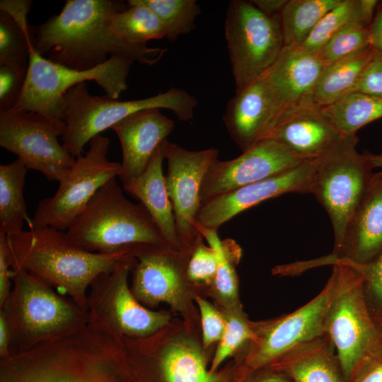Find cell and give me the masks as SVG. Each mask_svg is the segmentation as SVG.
<instances>
[{
    "label": "cell",
    "instance_id": "1",
    "mask_svg": "<svg viewBox=\"0 0 382 382\" xmlns=\"http://www.w3.org/2000/svg\"><path fill=\"white\" fill-rule=\"evenodd\" d=\"M127 8L112 0H67L61 12L30 25L34 50L52 62L79 71L96 68L112 56L154 65L166 49L131 43L115 34L110 16Z\"/></svg>",
    "mask_w": 382,
    "mask_h": 382
},
{
    "label": "cell",
    "instance_id": "2",
    "mask_svg": "<svg viewBox=\"0 0 382 382\" xmlns=\"http://www.w3.org/2000/svg\"><path fill=\"white\" fill-rule=\"evenodd\" d=\"M122 337L88 323L79 331L1 359L0 382H125Z\"/></svg>",
    "mask_w": 382,
    "mask_h": 382
},
{
    "label": "cell",
    "instance_id": "3",
    "mask_svg": "<svg viewBox=\"0 0 382 382\" xmlns=\"http://www.w3.org/2000/svg\"><path fill=\"white\" fill-rule=\"evenodd\" d=\"M6 242L11 270L28 272L86 311L88 289L96 277L112 270L121 260L134 257L126 253L86 250L66 231L52 227L6 235Z\"/></svg>",
    "mask_w": 382,
    "mask_h": 382
},
{
    "label": "cell",
    "instance_id": "4",
    "mask_svg": "<svg viewBox=\"0 0 382 382\" xmlns=\"http://www.w3.org/2000/svg\"><path fill=\"white\" fill-rule=\"evenodd\" d=\"M66 232L84 250L101 254L126 253L137 258L170 248L146 209L127 199L116 178L98 190Z\"/></svg>",
    "mask_w": 382,
    "mask_h": 382
},
{
    "label": "cell",
    "instance_id": "5",
    "mask_svg": "<svg viewBox=\"0 0 382 382\" xmlns=\"http://www.w3.org/2000/svg\"><path fill=\"white\" fill-rule=\"evenodd\" d=\"M0 311L10 331V356L72 335L88 323L87 311L21 270H12V288Z\"/></svg>",
    "mask_w": 382,
    "mask_h": 382
},
{
    "label": "cell",
    "instance_id": "6",
    "mask_svg": "<svg viewBox=\"0 0 382 382\" xmlns=\"http://www.w3.org/2000/svg\"><path fill=\"white\" fill-rule=\"evenodd\" d=\"M65 131L62 137L64 149L74 158L83 154L88 142L103 131L138 111L168 109L183 122L193 118L197 105L195 96L179 88L131 100H119L108 95L93 96L86 83L70 88L64 97Z\"/></svg>",
    "mask_w": 382,
    "mask_h": 382
},
{
    "label": "cell",
    "instance_id": "7",
    "mask_svg": "<svg viewBox=\"0 0 382 382\" xmlns=\"http://www.w3.org/2000/svg\"><path fill=\"white\" fill-rule=\"evenodd\" d=\"M356 134H345L328 153L316 159L311 194L330 216L336 252L347 228L375 178L374 164L357 151Z\"/></svg>",
    "mask_w": 382,
    "mask_h": 382
},
{
    "label": "cell",
    "instance_id": "8",
    "mask_svg": "<svg viewBox=\"0 0 382 382\" xmlns=\"http://www.w3.org/2000/svg\"><path fill=\"white\" fill-rule=\"evenodd\" d=\"M133 62L127 57L112 56L96 68L79 71L44 58L34 50L31 42L25 83L13 108L64 121V97L70 88L94 81L106 95L118 99L127 88V79Z\"/></svg>",
    "mask_w": 382,
    "mask_h": 382
},
{
    "label": "cell",
    "instance_id": "9",
    "mask_svg": "<svg viewBox=\"0 0 382 382\" xmlns=\"http://www.w3.org/2000/svg\"><path fill=\"white\" fill-rule=\"evenodd\" d=\"M335 264L341 267V283L326 315L325 335L335 349L345 382H349L361 363L382 345V335L369 311L359 271L348 264Z\"/></svg>",
    "mask_w": 382,
    "mask_h": 382
},
{
    "label": "cell",
    "instance_id": "10",
    "mask_svg": "<svg viewBox=\"0 0 382 382\" xmlns=\"http://www.w3.org/2000/svg\"><path fill=\"white\" fill-rule=\"evenodd\" d=\"M224 30L236 91L265 74L285 47L279 15H266L250 1L229 2Z\"/></svg>",
    "mask_w": 382,
    "mask_h": 382
},
{
    "label": "cell",
    "instance_id": "11",
    "mask_svg": "<svg viewBox=\"0 0 382 382\" xmlns=\"http://www.w3.org/2000/svg\"><path fill=\"white\" fill-rule=\"evenodd\" d=\"M137 259L127 257L91 283L87 297L88 323L122 337L143 338L162 330L170 316L142 305L128 285Z\"/></svg>",
    "mask_w": 382,
    "mask_h": 382
},
{
    "label": "cell",
    "instance_id": "12",
    "mask_svg": "<svg viewBox=\"0 0 382 382\" xmlns=\"http://www.w3.org/2000/svg\"><path fill=\"white\" fill-rule=\"evenodd\" d=\"M110 144L109 138L101 134L90 141L88 151L76 158L71 169L59 181L55 193L38 204L29 228L66 231L98 190L119 177L121 163L108 159Z\"/></svg>",
    "mask_w": 382,
    "mask_h": 382
},
{
    "label": "cell",
    "instance_id": "13",
    "mask_svg": "<svg viewBox=\"0 0 382 382\" xmlns=\"http://www.w3.org/2000/svg\"><path fill=\"white\" fill-rule=\"evenodd\" d=\"M65 127L62 120L12 108L0 111V146L17 155L28 169L59 181L76 161L59 141Z\"/></svg>",
    "mask_w": 382,
    "mask_h": 382
},
{
    "label": "cell",
    "instance_id": "14",
    "mask_svg": "<svg viewBox=\"0 0 382 382\" xmlns=\"http://www.w3.org/2000/svg\"><path fill=\"white\" fill-rule=\"evenodd\" d=\"M332 267L325 286L308 303L270 322L253 323L255 337L247 358L251 369L269 366L294 347L325 335L326 315L341 283L340 266Z\"/></svg>",
    "mask_w": 382,
    "mask_h": 382
},
{
    "label": "cell",
    "instance_id": "15",
    "mask_svg": "<svg viewBox=\"0 0 382 382\" xmlns=\"http://www.w3.org/2000/svg\"><path fill=\"white\" fill-rule=\"evenodd\" d=\"M215 148L191 151L167 141L165 175L172 203L180 250L190 254L202 235L197 229V216L202 207V185L212 164L218 159Z\"/></svg>",
    "mask_w": 382,
    "mask_h": 382
},
{
    "label": "cell",
    "instance_id": "16",
    "mask_svg": "<svg viewBox=\"0 0 382 382\" xmlns=\"http://www.w3.org/2000/svg\"><path fill=\"white\" fill-rule=\"evenodd\" d=\"M306 161L280 142L263 139L236 158L217 159L212 164L202 185V206L216 197L286 171Z\"/></svg>",
    "mask_w": 382,
    "mask_h": 382
},
{
    "label": "cell",
    "instance_id": "17",
    "mask_svg": "<svg viewBox=\"0 0 382 382\" xmlns=\"http://www.w3.org/2000/svg\"><path fill=\"white\" fill-rule=\"evenodd\" d=\"M316 159L286 171L216 197L202 204L197 225L218 231L242 212L267 199L289 192L311 193Z\"/></svg>",
    "mask_w": 382,
    "mask_h": 382
},
{
    "label": "cell",
    "instance_id": "18",
    "mask_svg": "<svg viewBox=\"0 0 382 382\" xmlns=\"http://www.w3.org/2000/svg\"><path fill=\"white\" fill-rule=\"evenodd\" d=\"M190 255L170 248L155 250L138 257L132 270L131 289L144 306L167 303L183 311L187 302L186 264Z\"/></svg>",
    "mask_w": 382,
    "mask_h": 382
},
{
    "label": "cell",
    "instance_id": "19",
    "mask_svg": "<svg viewBox=\"0 0 382 382\" xmlns=\"http://www.w3.org/2000/svg\"><path fill=\"white\" fill-rule=\"evenodd\" d=\"M382 252V174L373 184L352 218L341 246L320 259L299 262L300 272L320 265L345 263L363 265Z\"/></svg>",
    "mask_w": 382,
    "mask_h": 382
},
{
    "label": "cell",
    "instance_id": "20",
    "mask_svg": "<svg viewBox=\"0 0 382 382\" xmlns=\"http://www.w3.org/2000/svg\"><path fill=\"white\" fill-rule=\"evenodd\" d=\"M126 352L152 360L163 382H228V374L211 373L202 352L193 340L178 337L165 342L152 335L122 337Z\"/></svg>",
    "mask_w": 382,
    "mask_h": 382
},
{
    "label": "cell",
    "instance_id": "21",
    "mask_svg": "<svg viewBox=\"0 0 382 382\" xmlns=\"http://www.w3.org/2000/svg\"><path fill=\"white\" fill-rule=\"evenodd\" d=\"M324 67L318 54L299 46L284 47L275 62L261 76L279 110L277 124L291 110L313 104V91Z\"/></svg>",
    "mask_w": 382,
    "mask_h": 382
},
{
    "label": "cell",
    "instance_id": "22",
    "mask_svg": "<svg viewBox=\"0 0 382 382\" xmlns=\"http://www.w3.org/2000/svg\"><path fill=\"white\" fill-rule=\"evenodd\" d=\"M278 119L277 104L261 76L236 91L223 115L231 139L242 152L263 139Z\"/></svg>",
    "mask_w": 382,
    "mask_h": 382
},
{
    "label": "cell",
    "instance_id": "23",
    "mask_svg": "<svg viewBox=\"0 0 382 382\" xmlns=\"http://www.w3.org/2000/svg\"><path fill=\"white\" fill-rule=\"evenodd\" d=\"M175 123L151 108L134 112L111 128L117 135L122 153L119 178L122 185L139 176L160 145L173 132Z\"/></svg>",
    "mask_w": 382,
    "mask_h": 382
},
{
    "label": "cell",
    "instance_id": "24",
    "mask_svg": "<svg viewBox=\"0 0 382 382\" xmlns=\"http://www.w3.org/2000/svg\"><path fill=\"white\" fill-rule=\"evenodd\" d=\"M323 115L320 107L308 104L285 114L264 138L274 139L303 160H316L343 137Z\"/></svg>",
    "mask_w": 382,
    "mask_h": 382
},
{
    "label": "cell",
    "instance_id": "25",
    "mask_svg": "<svg viewBox=\"0 0 382 382\" xmlns=\"http://www.w3.org/2000/svg\"><path fill=\"white\" fill-rule=\"evenodd\" d=\"M167 141L165 140L157 149L139 176L122 185L123 190L146 209L170 247L180 250L173 206L163 172Z\"/></svg>",
    "mask_w": 382,
    "mask_h": 382
},
{
    "label": "cell",
    "instance_id": "26",
    "mask_svg": "<svg viewBox=\"0 0 382 382\" xmlns=\"http://www.w3.org/2000/svg\"><path fill=\"white\" fill-rule=\"evenodd\" d=\"M270 365L294 382H345L335 349L325 335L294 347Z\"/></svg>",
    "mask_w": 382,
    "mask_h": 382
},
{
    "label": "cell",
    "instance_id": "27",
    "mask_svg": "<svg viewBox=\"0 0 382 382\" xmlns=\"http://www.w3.org/2000/svg\"><path fill=\"white\" fill-rule=\"evenodd\" d=\"M376 52L371 46L362 52L325 66L313 91V104L324 107L351 93Z\"/></svg>",
    "mask_w": 382,
    "mask_h": 382
},
{
    "label": "cell",
    "instance_id": "28",
    "mask_svg": "<svg viewBox=\"0 0 382 382\" xmlns=\"http://www.w3.org/2000/svg\"><path fill=\"white\" fill-rule=\"evenodd\" d=\"M28 168L19 158L0 166V233L10 235L29 228V217L23 196Z\"/></svg>",
    "mask_w": 382,
    "mask_h": 382
},
{
    "label": "cell",
    "instance_id": "29",
    "mask_svg": "<svg viewBox=\"0 0 382 382\" xmlns=\"http://www.w3.org/2000/svg\"><path fill=\"white\" fill-rule=\"evenodd\" d=\"M320 110L340 133L356 134L364 125L382 117V97L351 92Z\"/></svg>",
    "mask_w": 382,
    "mask_h": 382
},
{
    "label": "cell",
    "instance_id": "30",
    "mask_svg": "<svg viewBox=\"0 0 382 382\" xmlns=\"http://www.w3.org/2000/svg\"><path fill=\"white\" fill-rule=\"evenodd\" d=\"M378 4L376 0H341L322 18L299 47L318 54L325 42L345 25L354 22L369 25Z\"/></svg>",
    "mask_w": 382,
    "mask_h": 382
},
{
    "label": "cell",
    "instance_id": "31",
    "mask_svg": "<svg viewBox=\"0 0 382 382\" xmlns=\"http://www.w3.org/2000/svg\"><path fill=\"white\" fill-rule=\"evenodd\" d=\"M341 0H287L279 18L285 46H301Z\"/></svg>",
    "mask_w": 382,
    "mask_h": 382
},
{
    "label": "cell",
    "instance_id": "32",
    "mask_svg": "<svg viewBox=\"0 0 382 382\" xmlns=\"http://www.w3.org/2000/svg\"><path fill=\"white\" fill-rule=\"evenodd\" d=\"M197 229L217 255V270L212 283L216 295L226 308L236 306L238 283L234 265L241 257V248L233 241H221L216 230L199 225Z\"/></svg>",
    "mask_w": 382,
    "mask_h": 382
},
{
    "label": "cell",
    "instance_id": "33",
    "mask_svg": "<svg viewBox=\"0 0 382 382\" xmlns=\"http://www.w3.org/2000/svg\"><path fill=\"white\" fill-rule=\"evenodd\" d=\"M129 7L114 12L110 18L112 32L136 45H146L149 40L165 37L161 21L148 7L137 0L127 1Z\"/></svg>",
    "mask_w": 382,
    "mask_h": 382
},
{
    "label": "cell",
    "instance_id": "34",
    "mask_svg": "<svg viewBox=\"0 0 382 382\" xmlns=\"http://www.w3.org/2000/svg\"><path fill=\"white\" fill-rule=\"evenodd\" d=\"M151 9L163 26L165 37L175 41L195 28L201 9L195 0H137Z\"/></svg>",
    "mask_w": 382,
    "mask_h": 382
},
{
    "label": "cell",
    "instance_id": "35",
    "mask_svg": "<svg viewBox=\"0 0 382 382\" xmlns=\"http://www.w3.org/2000/svg\"><path fill=\"white\" fill-rule=\"evenodd\" d=\"M30 44L28 22L18 23L0 11V64L28 67Z\"/></svg>",
    "mask_w": 382,
    "mask_h": 382
},
{
    "label": "cell",
    "instance_id": "36",
    "mask_svg": "<svg viewBox=\"0 0 382 382\" xmlns=\"http://www.w3.org/2000/svg\"><path fill=\"white\" fill-rule=\"evenodd\" d=\"M369 26L360 22L351 23L335 33L318 54L323 64H334L369 48Z\"/></svg>",
    "mask_w": 382,
    "mask_h": 382
},
{
    "label": "cell",
    "instance_id": "37",
    "mask_svg": "<svg viewBox=\"0 0 382 382\" xmlns=\"http://www.w3.org/2000/svg\"><path fill=\"white\" fill-rule=\"evenodd\" d=\"M226 311L224 314L225 328L209 368L211 373L216 372L226 359L244 345H250L255 337L253 323L248 320L239 304L227 308Z\"/></svg>",
    "mask_w": 382,
    "mask_h": 382
},
{
    "label": "cell",
    "instance_id": "38",
    "mask_svg": "<svg viewBox=\"0 0 382 382\" xmlns=\"http://www.w3.org/2000/svg\"><path fill=\"white\" fill-rule=\"evenodd\" d=\"M350 265L356 268L361 276L369 311L382 335V252L367 264Z\"/></svg>",
    "mask_w": 382,
    "mask_h": 382
},
{
    "label": "cell",
    "instance_id": "39",
    "mask_svg": "<svg viewBox=\"0 0 382 382\" xmlns=\"http://www.w3.org/2000/svg\"><path fill=\"white\" fill-rule=\"evenodd\" d=\"M199 238L188 257L185 273L190 282L212 284L218 266V258L214 250Z\"/></svg>",
    "mask_w": 382,
    "mask_h": 382
},
{
    "label": "cell",
    "instance_id": "40",
    "mask_svg": "<svg viewBox=\"0 0 382 382\" xmlns=\"http://www.w3.org/2000/svg\"><path fill=\"white\" fill-rule=\"evenodd\" d=\"M28 67L0 64V111L16 105L25 83Z\"/></svg>",
    "mask_w": 382,
    "mask_h": 382
},
{
    "label": "cell",
    "instance_id": "41",
    "mask_svg": "<svg viewBox=\"0 0 382 382\" xmlns=\"http://www.w3.org/2000/svg\"><path fill=\"white\" fill-rule=\"evenodd\" d=\"M195 299L201 316L203 346L207 348L221 338L225 328V318L209 301L199 296Z\"/></svg>",
    "mask_w": 382,
    "mask_h": 382
},
{
    "label": "cell",
    "instance_id": "42",
    "mask_svg": "<svg viewBox=\"0 0 382 382\" xmlns=\"http://www.w3.org/2000/svg\"><path fill=\"white\" fill-rule=\"evenodd\" d=\"M352 92L382 97V54L376 52Z\"/></svg>",
    "mask_w": 382,
    "mask_h": 382
},
{
    "label": "cell",
    "instance_id": "43",
    "mask_svg": "<svg viewBox=\"0 0 382 382\" xmlns=\"http://www.w3.org/2000/svg\"><path fill=\"white\" fill-rule=\"evenodd\" d=\"M349 382H382V345L361 363Z\"/></svg>",
    "mask_w": 382,
    "mask_h": 382
},
{
    "label": "cell",
    "instance_id": "44",
    "mask_svg": "<svg viewBox=\"0 0 382 382\" xmlns=\"http://www.w3.org/2000/svg\"><path fill=\"white\" fill-rule=\"evenodd\" d=\"M12 288V270L8 258L6 235L0 233V308L6 301Z\"/></svg>",
    "mask_w": 382,
    "mask_h": 382
},
{
    "label": "cell",
    "instance_id": "45",
    "mask_svg": "<svg viewBox=\"0 0 382 382\" xmlns=\"http://www.w3.org/2000/svg\"><path fill=\"white\" fill-rule=\"evenodd\" d=\"M369 32L371 45L382 54V3L377 6Z\"/></svg>",
    "mask_w": 382,
    "mask_h": 382
},
{
    "label": "cell",
    "instance_id": "46",
    "mask_svg": "<svg viewBox=\"0 0 382 382\" xmlns=\"http://www.w3.org/2000/svg\"><path fill=\"white\" fill-rule=\"evenodd\" d=\"M252 4L268 16L279 15L287 0H252Z\"/></svg>",
    "mask_w": 382,
    "mask_h": 382
},
{
    "label": "cell",
    "instance_id": "47",
    "mask_svg": "<svg viewBox=\"0 0 382 382\" xmlns=\"http://www.w3.org/2000/svg\"><path fill=\"white\" fill-rule=\"evenodd\" d=\"M11 335L6 316L0 311V358L4 359L10 357Z\"/></svg>",
    "mask_w": 382,
    "mask_h": 382
},
{
    "label": "cell",
    "instance_id": "48",
    "mask_svg": "<svg viewBox=\"0 0 382 382\" xmlns=\"http://www.w3.org/2000/svg\"><path fill=\"white\" fill-rule=\"evenodd\" d=\"M256 382H289L283 374H272L260 378Z\"/></svg>",
    "mask_w": 382,
    "mask_h": 382
},
{
    "label": "cell",
    "instance_id": "49",
    "mask_svg": "<svg viewBox=\"0 0 382 382\" xmlns=\"http://www.w3.org/2000/svg\"><path fill=\"white\" fill-rule=\"evenodd\" d=\"M365 154L375 168L379 167L381 168L379 173L382 174V154H373L369 152H365Z\"/></svg>",
    "mask_w": 382,
    "mask_h": 382
}]
</instances>
